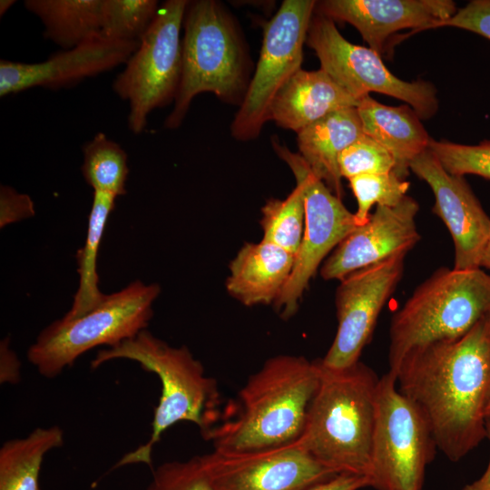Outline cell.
<instances>
[{
	"label": "cell",
	"instance_id": "33",
	"mask_svg": "<svg viewBox=\"0 0 490 490\" xmlns=\"http://www.w3.org/2000/svg\"><path fill=\"white\" fill-rule=\"evenodd\" d=\"M443 26L468 30L490 40V0H473L450 18L433 24L429 29Z\"/></svg>",
	"mask_w": 490,
	"mask_h": 490
},
{
	"label": "cell",
	"instance_id": "35",
	"mask_svg": "<svg viewBox=\"0 0 490 490\" xmlns=\"http://www.w3.org/2000/svg\"><path fill=\"white\" fill-rule=\"evenodd\" d=\"M10 344L9 338L0 342V383L15 385L21 379V362Z\"/></svg>",
	"mask_w": 490,
	"mask_h": 490
},
{
	"label": "cell",
	"instance_id": "4",
	"mask_svg": "<svg viewBox=\"0 0 490 490\" xmlns=\"http://www.w3.org/2000/svg\"><path fill=\"white\" fill-rule=\"evenodd\" d=\"M114 359L137 362L143 370L154 373L162 385L149 440L125 454L114 467L139 463L152 466L154 445L178 422L193 423L203 435L210 430L219 401L217 382L205 375L203 366L186 346L172 347L143 329L132 338L99 350L91 368L95 369Z\"/></svg>",
	"mask_w": 490,
	"mask_h": 490
},
{
	"label": "cell",
	"instance_id": "13",
	"mask_svg": "<svg viewBox=\"0 0 490 490\" xmlns=\"http://www.w3.org/2000/svg\"><path fill=\"white\" fill-rule=\"evenodd\" d=\"M407 255H396L356 270L340 280L336 291L338 328L324 367L343 369L358 363L369 343L378 316L400 282Z\"/></svg>",
	"mask_w": 490,
	"mask_h": 490
},
{
	"label": "cell",
	"instance_id": "5",
	"mask_svg": "<svg viewBox=\"0 0 490 490\" xmlns=\"http://www.w3.org/2000/svg\"><path fill=\"white\" fill-rule=\"evenodd\" d=\"M489 313L490 273L439 268L392 317L388 372L411 351L461 338Z\"/></svg>",
	"mask_w": 490,
	"mask_h": 490
},
{
	"label": "cell",
	"instance_id": "7",
	"mask_svg": "<svg viewBox=\"0 0 490 490\" xmlns=\"http://www.w3.org/2000/svg\"><path fill=\"white\" fill-rule=\"evenodd\" d=\"M157 283L134 280L84 315L64 318L44 328L27 350L28 361L46 378L56 377L83 354L98 346L113 347L146 329Z\"/></svg>",
	"mask_w": 490,
	"mask_h": 490
},
{
	"label": "cell",
	"instance_id": "28",
	"mask_svg": "<svg viewBox=\"0 0 490 490\" xmlns=\"http://www.w3.org/2000/svg\"><path fill=\"white\" fill-rule=\"evenodd\" d=\"M159 7L155 0H103L99 35L116 41H140Z\"/></svg>",
	"mask_w": 490,
	"mask_h": 490
},
{
	"label": "cell",
	"instance_id": "9",
	"mask_svg": "<svg viewBox=\"0 0 490 490\" xmlns=\"http://www.w3.org/2000/svg\"><path fill=\"white\" fill-rule=\"evenodd\" d=\"M186 0L162 4L139 46L113 83V92L129 103V129L141 133L150 113L175 100L182 68L181 29Z\"/></svg>",
	"mask_w": 490,
	"mask_h": 490
},
{
	"label": "cell",
	"instance_id": "25",
	"mask_svg": "<svg viewBox=\"0 0 490 490\" xmlns=\"http://www.w3.org/2000/svg\"><path fill=\"white\" fill-rule=\"evenodd\" d=\"M113 194L93 191L92 208L88 217L87 233L83 246L77 251L79 286L65 319L79 318L100 305L106 294L99 289L97 258L104 229L115 206Z\"/></svg>",
	"mask_w": 490,
	"mask_h": 490
},
{
	"label": "cell",
	"instance_id": "27",
	"mask_svg": "<svg viewBox=\"0 0 490 490\" xmlns=\"http://www.w3.org/2000/svg\"><path fill=\"white\" fill-rule=\"evenodd\" d=\"M262 240L273 243L296 256L304 233L305 204L296 185L284 200H269L261 208Z\"/></svg>",
	"mask_w": 490,
	"mask_h": 490
},
{
	"label": "cell",
	"instance_id": "11",
	"mask_svg": "<svg viewBox=\"0 0 490 490\" xmlns=\"http://www.w3.org/2000/svg\"><path fill=\"white\" fill-rule=\"evenodd\" d=\"M316 4L313 0H284L265 24L254 75L231 123L236 139L248 141L260 134L270 120L277 93L301 69L303 44Z\"/></svg>",
	"mask_w": 490,
	"mask_h": 490
},
{
	"label": "cell",
	"instance_id": "10",
	"mask_svg": "<svg viewBox=\"0 0 490 490\" xmlns=\"http://www.w3.org/2000/svg\"><path fill=\"white\" fill-rule=\"evenodd\" d=\"M272 145L290 168L305 204L304 233L292 272L273 303L282 318H289L297 311L299 300L324 259L358 225L354 213L312 172L299 153L292 152L275 140Z\"/></svg>",
	"mask_w": 490,
	"mask_h": 490
},
{
	"label": "cell",
	"instance_id": "18",
	"mask_svg": "<svg viewBox=\"0 0 490 490\" xmlns=\"http://www.w3.org/2000/svg\"><path fill=\"white\" fill-rule=\"evenodd\" d=\"M456 11L451 0H325L315 7V13L353 25L380 55L391 34L407 28L427 30Z\"/></svg>",
	"mask_w": 490,
	"mask_h": 490
},
{
	"label": "cell",
	"instance_id": "8",
	"mask_svg": "<svg viewBox=\"0 0 490 490\" xmlns=\"http://www.w3.org/2000/svg\"><path fill=\"white\" fill-rule=\"evenodd\" d=\"M437 447L417 407L397 388L396 377H379L369 486L377 490H422Z\"/></svg>",
	"mask_w": 490,
	"mask_h": 490
},
{
	"label": "cell",
	"instance_id": "24",
	"mask_svg": "<svg viewBox=\"0 0 490 490\" xmlns=\"http://www.w3.org/2000/svg\"><path fill=\"white\" fill-rule=\"evenodd\" d=\"M64 441L63 429L52 426L5 442L0 448V490H39L43 460Z\"/></svg>",
	"mask_w": 490,
	"mask_h": 490
},
{
	"label": "cell",
	"instance_id": "34",
	"mask_svg": "<svg viewBox=\"0 0 490 490\" xmlns=\"http://www.w3.org/2000/svg\"><path fill=\"white\" fill-rule=\"evenodd\" d=\"M35 213L31 197L8 185L0 187V228L33 217Z\"/></svg>",
	"mask_w": 490,
	"mask_h": 490
},
{
	"label": "cell",
	"instance_id": "26",
	"mask_svg": "<svg viewBox=\"0 0 490 490\" xmlns=\"http://www.w3.org/2000/svg\"><path fill=\"white\" fill-rule=\"evenodd\" d=\"M82 173L93 191L115 197L126 193L128 157L120 144L98 132L83 148Z\"/></svg>",
	"mask_w": 490,
	"mask_h": 490
},
{
	"label": "cell",
	"instance_id": "6",
	"mask_svg": "<svg viewBox=\"0 0 490 490\" xmlns=\"http://www.w3.org/2000/svg\"><path fill=\"white\" fill-rule=\"evenodd\" d=\"M181 77L173 109L164 126L181 125L192 99L210 92L235 103L244 98L247 56L233 20L213 0L189 2L184 17Z\"/></svg>",
	"mask_w": 490,
	"mask_h": 490
},
{
	"label": "cell",
	"instance_id": "30",
	"mask_svg": "<svg viewBox=\"0 0 490 490\" xmlns=\"http://www.w3.org/2000/svg\"><path fill=\"white\" fill-rule=\"evenodd\" d=\"M428 150L451 174H474L490 180V141L466 145L431 139Z\"/></svg>",
	"mask_w": 490,
	"mask_h": 490
},
{
	"label": "cell",
	"instance_id": "2",
	"mask_svg": "<svg viewBox=\"0 0 490 490\" xmlns=\"http://www.w3.org/2000/svg\"><path fill=\"white\" fill-rule=\"evenodd\" d=\"M320 377V359L290 355L269 358L240 390L236 413L204 436L222 453L268 450L298 442Z\"/></svg>",
	"mask_w": 490,
	"mask_h": 490
},
{
	"label": "cell",
	"instance_id": "23",
	"mask_svg": "<svg viewBox=\"0 0 490 490\" xmlns=\"http://www.w3.org/2000/svg\"><path fill=\"white\" fill-rule=\"evenodd\" d=\"M24 7L44 24V35L64 50L99 36L103 0H26Z\"/></svg>",
	"mask_w": 490,
	"mask_h": 490
},
{
	"label": "cell",
	"instance_id": "21",
	"mask_svg": "<svg viewBox=\"0 0 490 490\" xmlns=\"http://www.w3.org/2000/svg\"><path fill=\"white\" fill-rule=\"evenodd\" d=\"M357 110L363 132L392 154L394 172L406 180L411 162L431 141L419 116L408 105L388 106L369 95L360 100Z\"/></svg>",
	"mask_w": 490,
	"mask_h": 490
},
{
	"label": "cell",
	"instance_id": "1",
	"mask_svg": "<svg viewBox=\"0 0 490 490\" xmlns=\"http://www.w3.org/2000/svg\"><path fill=\"white\" fill-rule=\"evenodd\" d=\"M391 374L425 416L437 449L459 461L486 437L490 313L457 340L409 352Z\"/></svg>",
	"mask_w": 490,
	"mask_h": 490
},
{
	"label": "cell",
	"instance_id": "39",
	"mask_svg": "<svg viewBox=\"0 0 490 490\" xmlns=\"http://www.w3.org/2000/svg\"><path fill=\"white\" fill-rule=\"evenodd\" d=\"M15 0H1L0 1V16L2 17L14 5Z\"/></svg>",
	"mask_w": 490,
	"mask_h": 490
},
{
	"label": "cell",
	"instance_id": "20",
	"mask_svg": "<svg viewBox=\"0 0 490 490\" xmlns=\"http://www.w3.org/2000/svg\"><path fill=\"white\" fill-rule=\"evenodd\" d=\"M294 260V254L273 243H245L230 264L227 291L248 307L273 304L289 279Z\"/></svg>",
	"mask_w": 490,
	"mask_h": 490
},
{
	"label": "cell",
	"instance_id": "29",
	"mask_svg": "<svg viewBox=\"0 0 490 490\" xmlns=\"http://www.w3.org/2000/svg\"><path fill=\"white\" fill-rule=\"evenodd\" d=\"M350 189L357 200L354 213L358 226L370 217L372 207L397 205L406 196L410 183L396 172L362 174L348 179Z\"/></svg>",
	"mask_w": 490,
	"mask_h": 490
},
{
	"label": "cell",
	"instance_id": "37",
	"mask_svg": "<svg viewBox=\"0 0 490 490\" xmlns=\"http://www.w3.org/2000/svg\"><path fill=\"white\" fill-rule=\"evenodd\" d=\"M486 437L490 442V416L485 421ZM462 490H490V458L488 466L480 478L464 486Z\"/></svg>",
	"mask_w": 490,
	"mask_h": 490
},
{
	"label": "cell",
	"instance_id": "15",
	"mask_svg": "<svg viewBox=\"0 0 490 490\" xmlns=\"http://www.w3.org/2000/svg\"><path fill=\"white\" fill-rule=\"evenodd\" d=\"M410 171L431 188L432 208L446 226L455 248V270L480 268L490 238V217L464 176L449 173L426 149L410 164Z\"/></svg>",
	"mask_w": 490,
	"mask_h": 490
},
{
	"label": "cell",
	"instance_id": "3",
	"mask_svg": "<svg viewBox=\"0 0 490 490\" xmlns=\"http://www.w3.org/2000/svg\"><path fill=\"white\" fill-rule=\"evenodd\" d=\"M378 381L360 361L343 369L321 363L319 386L299 443L337 474L369 479Z\"/></svg>",
	"mask_w": 490,
	"mask_h": 490
},
{
	"label": "cell",
	"instance_id": "19",
	"mask_svg": "<svg viewBox=\"0 0 490 490\" xmlns=\"http://www.w3.org/2000/svg\"><path fill=\"white\" fill-rule=\"evenodd\" d=\"M359 102L322 69H300L277 93L270 109V120L298 133L331 113L357 107Z\"/></svg>",
	"mask_w": 490,
	"mask_h": 490
},
{
	"label": "cell",
	"instance_id": "36",
	"mask_svg": "<svg viewBox=\"0 0 490 490\" xmlns=\"http://www.w3.org/2000/svg\"><path fill=\"white\" fill-rule=\"evenodd\" d=\"M366 486H369V479L367 476L341 473L309 490H358Z\"/></svg>",
	"mask_w": 490,
	"mask_h": 490
},
{
	"label": "cell",
	"instance_id": "17",
	"mask_svg": "<svg viewBox=\"0 0 490 490\" xmlns=\"http://www.w3.org/2000/svg\"><path fill=\"white\" fill-rule=\"evenodd\" d=\"M139 41L96 36L39 63L0 61V96L34 87L58 89L125 64Z\"/></svg>",
	"mask_w": 490,
	"mask_h": 490
},
{
	"label": "cell",
	"instance_id": "12",
	"mask_svg": "<svg viewBox=\"0 0 490 490\" xmlns=\"http://www.w3.org/2000/svg\"><path fill=\"white\" fill-rule=\"evenodd\" d=\"M306 43L316 53L320 69L355 99L379 93L407 103L421 120L436 114L438 100L432 83L399 79L378 53L344 38L333 20L314 12Z\"/></svg>",
	"mask_w": 490,
	"mask_h": 490
},
{
	"label": "cell",
	"instance_id": "31",
	"mask_svg": "<svg viewBox=\"0 0 490 490\" xmlns=\"http://www.w3.org/2000/svg\"><path fill=\"white\" fill-rule=\"evenodd\" d=\"M395 167L392 154L365 133L348 146L338 157L340 175L348 180L362 174L394 172Z\"/></svg>",
	"mask_w": 490,
	"mask_h": 490
},
{
	"label": "cell",
	"instance_id": "32",
	"mask_svg": "<svg viewBox=\"0 0 490 490\" xmlns=\"http://www.w3.org/2000/svg\"><path fill=\"white\" fill-rule=\"evenodd\" d=\"M146 490H216L202 456L160 465Z\"/></svg>",
	"mask_w": 490,
	"mask_h": 490
},
{
	"label": "cell",
	"instance_id": "38",
	"mask_svg": "<svg viewBox=\"0 0 490 490\" xmlns=\"http://www.w3.org/2000/svg\"><path fill=\"white\" fill-rule=\"evenodd\" d=\"M480 268H485L490 273V238L484 251Z\"/></svg>",
	"mask_w": 490,
	"mask_h": 490
},
{
	"label": "cell",
	"instance_id": "22",
	"mask_svg": "<svg viewBox=\"0 0 490 490\" xmlns=\"http://www.w3.org/2000/svg\"><path fill=\"white\" fill-rule=\"evenodd\" d=\"M357 107L336 111L298 132L299 155L338 198L343 196L340 153L363 134Z\"/></svg>",
	"mask_w": 490,
	"mask_h": 490
},
{
	"label": "cell",
	"instance_id": "14",
	"mask_svg": "<svg viewBox=\"0 0 490 490\" xmlns=\"http://www.w3.org/2000/svg\"><path fill=\"white\" fill-rule=\"evenodd\" d=\"M216 490H309L338 474L299 443L247 453L201 456Z\"/></svg>",
	"mask_w": 490,
	"mask_h": 490
},
{
	"label": "cell",
	"instance_id": "16",
	"mask_svg": "<svg viewBox=\"0 0 490 490\" xmlns=\"http://www.w3.org/2000/svg\"><path fill=\"white\" fill-rule=\"evenodd\" d=\"M417 201L406 196L393 207L377 206L368 221L357 227L323 261L325 280L348 274L396 255H407L421 240L416 218Z\"/></svg>",
	"mask_w": 490,
	"mask_h": 490
},
{
	"label": "cell",
	"instance_id": "40",
	"mask_svg": "<svg viewBox=\"0 0 490 490\" xmlns=\"http://www.w3.org/2000/svg\"><path fill=\"white\" fill-rule=\"evenodd\" d=\"M489 416H490V404L488 405L487 409H486V417H489Z\"/></svg>",
	"mask_w": 490,
	"mask_h": 490
}]
</instances>
